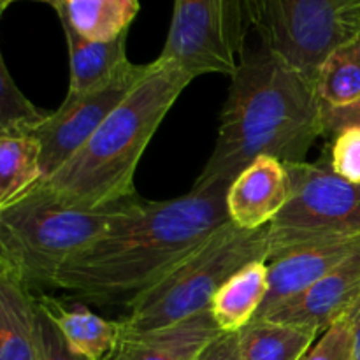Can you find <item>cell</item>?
Segmentation results:
<instances>
[{"instance_id": "ffe728a7", "label": "cell", "mask_w": 360, "mask_h": 360, "mask_svg": "<svg viewBox=\"0 0 360 360\" xmlns=\"http://www.w3.org/2000/svg\"><path fill=\"white\" fill-rule=\"evenodd\" d=\"M42 179L37 137L34 134H0V207L23 197Z\"/></svg>"}, {"instance_id": "52a82bcc", "label": "cell", "mask_w": 360, "mask_h": 360, "mask_svg": "<svg viewBox=\"0 0 360 360\" xmlns=\"http://www.w3.org/2000/svg\"><path fill=\"white\" fill-rule=\"evenodd\" d=\"M292 195L269 224L271 257L333 238L360 236V183L319 162L287 164Z\"/></svg>"}, {"instance_id": "4fadbf2b", "label": "cell", "mask_w": 360, "mask_h": 360, "mask_svg": "<svg viewBox=\"0 0 360 360\" xmlns=\"http://www.w3.org/2000/svg\"><path fill=\"white\" fill-rule=\"evenodd\" d=\"M221 334L211 309L150 333H125L105 360H195Z\"/></svg>"}, {"instance_id": "6da1fadb", "label": "cell", "mask_w": 360, "mask_h": 360, "mask_svg": "<svg viewBox=\"0 0 360 360\" xmlns=\"http://www.w3.org/2000/svg\"><path fill=\"white\" fill-rule=\"evenodd\" d=\"M229 186L144 200L58 269L53 288L94 302L129 306L231 221Z\"/></svg>"}, {"instance_id": "5b68a950", "label": "cell", "mask_w": 360, "mask_h": 360, "mask_svg": "<svg viewBox=\"0 0 360 360\" xmlns=\"http://www.w3.org/2000/svg\"><path fill=\"white\" fill-rule=\"evenodd\" d=\"M269 257V225L243 231L229 221L197 252L130 302L129 315L120 320L123 330L150 333L210 309L214 295L232 274Z\"/></svg>"}, {"instance_id": "2e32d148", "label": "cell", "mask_w": 360, "mask_h": 360, "mask_svg": "<svg viewBox=\"0 0 360 360\" xmlns=\"http://www.w3.org/2000/svg\"><path fill=\"white\" fill-rule=\"evenodd\" d=\"M72 352L88 360H105L122 340V322H111L81 306H69L49 295L35 297Z\"/></svg>"}, {"instance_id": "7402d4cb", "label": "cell", "mask_w": 360, "mask_h": 360, "mask_svg": "<svg viewBox=\"0 0 360 360\" xmlns=\"http://www.w3.org/2000/svg\"><path fill=\"white\" fill-rule=\"evenodd\" d=\"M46 116L21 94L6 60H0V134H34Z\"/></svg>"}, {"instance_id": "603a6c76", "label": "cell", "mask_w": 360, "mask_h": 360, "mask_svg": "<svg viewBox=\"0 0 360 360\" xmlns=\"http://www.w3.org/2000/svg\"><path fill=\"white\" fill-rule=\"evenodd\" d=\"M359 311L360 301L350 311L338 319L329 329L323 330L301 360H352Z\"/></svg>"}, {"instance_id": "cb8c5ba5", "label": "cell", "mask_w": 360, "mask_h": 360, "mask_svg": "<svg viewBox=\"0 0 360 360\" xmlns=\"http://www.w3.org/2000/svg\"><path fill=\"white\" fill-rule=\"evenodd\" d=\"M329 139V151L322 160L340 178L360 183V127L341 130Z\"/></svg>"}, {"instance_id": "83f0119b", "label": "cell", "mask_w": 360, "mask_h": 360, "mask_svg": "<svg viewBox=\"0 0 360 360\" xmlns=\"http://www.w3.org/2000/svg\"><path fill=\"white\" fill-rule=\"evenodd\" d=\"M14 2H23V0H0V11L4 13V11H6L9 6H13ZM30 2H44L48 4V6H51L55 11H58L60 7H62L63 0H30Z\"/></svg>"}, {"instance_id": "4316f807", "label": "cell", "mask_w": 360, "mask_h": 360, "mask_svg": "<svg viewBox=\"0 0 360 360\" xmlns=\"http://www.w3.org/2000/svg\"><path fill=\"white\" fill-rule=\"evenodd\" d=\"M195 360H241L239 333H221L197 355Z\"/></svg>"}, {"instance_id": "f1b7e54d", "label": "cell", "mask_w": 360, "mask_h": 360, "mask_svg": "<svg viewBox=\"0 0 360 360\" xmlns=\"http://www.w3.org/2000/svg\"><path fill=\"white\" fill-rule=\"evenodd\" d=\"M352 360H360V311L357 316V326H355V341H354V355Z\"/></svg>"}, {"instance_id": "277c9868", "label": "cell", "mask_w": 360, "mask_h": 360, "mask_svg": "<svg viewBox=\"0 0 360 360\" xmlns=\"http://www.w3.org/2000/svg\"><path fill=\"white\" fill-rule=\"evenodd\" d=\"M139 195L105 207L67 206L34 186L0 207V264L28 287H53L60 267L129 213Z\"/></svg>"}, {"instance_id": "7c38bea8", "label": "cell", "mask_w": 360, "mask_h": 360, "mask_svg": "<svg viewBox=\"0 0 360 360\" xmlns=\"http://www.w3.org/2000/svg\"><path fill=\"white\" fill-rule=\"evenodd\" d=\"M290 195L287 164L274 157H260L229 186V218L243 231L264 229L287 206Z\"/></svg>"}, {"instance_id": "44dd1931", "label": "cell", "mask_w": 360, "mask_h": 360, "mask_svg": "<svg viewBox=\"0 0 360 360\" xmlns=\"http://www.w3.org/2000/svg\"><path fill=\"white\" fill-rule=\"evenodd\" d=\"M323 105L341 108L360 98V37L334 49L315 77Z\"/></svg>"}, {"instance_id": "8fae6325", "label": "cell", "mask_w": 360, "mask_h": 360, "mask_svg": "<svg viewBox=\"0 0 360 360\" xmlns=\"http://www.w3.org/2000/svg\"><path fill=\"white\" fill-rule=\"evenodd\" d=\"M360 301V250L315 285L259 320L308 327L320 334Z\"/></svg>"}, {"instance_id": "d6986e66", "label": "cell", "mask_w": 360, "mask_h": 360, "mask_svg": "<svg viewBox=\"0 0 360 360\" xmlns=\"http://www.w3.org/2000/svg\"><path fill=\"white\" fill-rule=\"evenodd\" d=\"M139 7V0H63L56 16L88 41L104 42L129 32Z\"/></svg>"}, {"instance_id": "e0dca14e", "label": "cell", "mask_w": 360, "mask_h": 360, "mask_svg": "<svg viewBox=\"0 0 360 360\" xmlns=\"http://www.w3.org/2000/svg\"><path fill=\"white\" fill-rule=\"evenodd\" d=\"M269 292V264L255 260L218 290L210 309L221 333H241L255 320Z\"/></svg>"}, {"instance_id": "ac0fdd59", "label": "cell", "mask_w": 360, "mask_h": 360, "mask_svg": "<svg viewBox=\"0 0 360 360\" xmlns=\"http://www.w3.org/2000/svg\"><path fill=\"white\" fill-rule=\"evenodd\" d=\"M315 329L255 319L239 333L241 360H301L315 345Z\"/></svg>"}, {"instance_id": "30bf717a", "label": "cell", "mask_w": 360, "mask_h": 360, "mask_svg": "<svg viewBox=\"0 0 360 360\" xmlns=\"http://www.w3.org/2000/svg\"><path fill=\"white\" fill-rule=\"evenodd\" d=\"M360 250V236L333 238L290 250L267 260L269 292L255 319L297 297Z\"/></svg>"}, {"instance_id": "8992f818", "label": "cell", "mask_w": 360, "mask_h": 360, "mask_svg": "<svg viewBox=\"0 0 360 360\" xmlns=\"http://www.w3.org/2000/svg\"><path fill=\"white\" fill-rule=\"evenodd\" d=\"M260 44L316 77L327 56L360 37V0H253Z\"/></svg>"}, {"instance_id": "484cf974", "label": "cell", "mask_w": 360, "mask_h": 360, "mask_svg": "<svg viewBox=\"0 0 360 360\" xmlns=\"http://www.w3.org/2000/svg\"><path fill=\"white\" fill-rule=\"evenodd\" d=\"M350 127H360V98L341 108L323 105V130H326L323 137H333L334 134Z\"/></svg>"}, {"instance_id": "7a4b0ae2", "label": "cell", "mask_w": 360, "mask_h": 360, "mask_svg": "<svg viewBox=\"0 0 360 360\" xmlns=\"http://www.w3.org/2000/svg\"><path fill=\"white\" fill-rule=\"evenodd\" d=\"M322 136L323 104L315 77L262 44L248 48L231 77L213 153L192 188L231 186L260 157L302 164Z\"/></svg>"}, {"instance_id": "ba28073f", "label": "cell", "mask_w": 360, "mask_h": 360, "mask_svg": "<svg viewBox=\"0 0 360 360\" xmlns=\"http://www.w3.org/2000/svg\"><path fill=\"white\" fill-rule=\"evenodd\" d=\"M253 25V0H174L171 27L158 60L192 77L234 76Z\"/></svg>"}, {"instance_id": "3957f363", "label": "cell", "mask_w": 360, "mask_h": 360, "mask_svg": "<svg viewBox=\"0 0 360 360\" xmlns=\"http://www.w3.org/2000/svg\"><path fill=\"white\" fill-rule=\"evenodd\" d=\"M192 79L174 63L158 58L151 62L146 76L88 143L37 188L58 202L77 207H105L136 197L137 164Z\"/></svg>"}, {"instance_id": "9a60e30c", "label": "cell", "mask_w": 360, "mask_h": 360, "mask_svg": "<svg viewBox=\"0 0 360 360\" xmlns=\"http://www.w3.org/2000/svg\"><path fill=\"white\" fill-rule=\"evenodd\" d=\"M0 360H37V308L30 287L0 264Z\"/></svg>"}, {"instance_id": "5bb4252c", "label": "cell", "mask_w": 360, "mask_h": 360, "mask_svg": "<svg viewBox=\"0 0 360 360\" xmlns=\"http://www.w3.org/2000/svg\"><path fill=\"white\" fill-rule=\"evenodd\" d=\"M69 49V91L67 97H81L109 86L130 65L127 58L129 32L112 41H88L69 23L60 21Z\"/></svg>"}, {"instance_id": "9c48e42d", "label": "cell", "mask_w": 360, "mask_h": 360, "mask_svg": "<svg viewBox=\"0 0 360 360\" xmlns=\"http://www.w3.org/2000/svg\"><path fill=\"white\" fill-rule=\"evenodd\" d=\"M150 63H130L109 86L81 97H65L56 111L48 112L34 136L41 144V167L44 179L67 164L123 98L146 76Z\"/></svg>"}, {"instance_id": "d4e9b609", "label": "cell", "mask_w": 360, "mask_h": 360, "mask_svg": "<svg viewBox=\"0 0 360 360\" xmlns=\"http://www.w3.org/2000/svg\"><path fill=\"white\" fill-rule=\"evenodd\" d=\"M37 308V360H88L69 348L55 323Z\"/></svg>"}]
</instances>
